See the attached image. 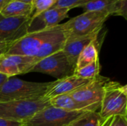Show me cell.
Segmentation results:
<instances>
[{"mask_svg":"<svg viewBox=\"0 0 127 126\" xmlns=\"http://www.w3.org/2000/svg\"><path fill=\"white\" fill-rule=\"evenodd\" d=\"M100 33V32H97L87 36L66 38V40L63 48V51L66 56L70 64L74 68L77 57L80 52L92 41L98 38Z\"/></svg>","mask_w":127,"mask_h":126,"instance_id":"obj_13","label":"cell"},{"mask_svg":"<svg viewBox=\"0 0 127 126\" xmlns=\"http://www.w3.org/2000/svg\"><path fill=\"white\" fill-rule=\"evenodd\" d=\"M92 79H87L78 77L74 74L57 79L52 82L51 85L48 88L44 97L51 99L54 97L70 94L80 87L88 84Z\"/></svg>","mask_w":127,"mask_h":126,"instance_id":"obj_12","label":"cell"},{"mask_svg":"<svg viewBox=\"0 0 127 126\" xmlns=\"http://www.w3.org/2000/svg\"><path fill=\"white\" fill-rule=\"evenodd\" d=\"M0 126H25L24 121H15L0 117Z\"/></svg>","mask_w":127,"mask_h":126,"instance_id":"obj_25","label":"cell"},{"mask_svg":"<svg viewBox=\"0 0 127 126\" xmlns=\"http://www.w3.org/2000/svg\"><path fill=\"white\" fill-rule=\"evenodd\" d=\"M31 17H7L0 13V39L13 43L28 33Z\"/></svg>","mask_w":127,"mask_h":126,"instance_id":"obj_11","label":"cell"},{"mask_svg":"<svg viewBox=\"0 0 127 126\" xmlns=\"http://www.w3.org/2000/svg\"><path fill=\"white\" fill-rule=\"evenodd\" d=\"M11 0H0V12Z\"/></svg>","mask_w":127,"mask_h":126,"instance_id":"obj_27","label":"cell"},{"mask_svg":"<svg viewBox=\"0 0 127 126\" xmlns=\"http://www.w3.org/2000/svg\"><path fill=\"white\" fill-rule=\"evenodd\" d=\"M57 1L58 0H33L32 3L33 7V13L32 16H36L40 13L54 7Z\"/></svg>","mask_w":127,"mask_h":126,"instance_id":"obj_22","label":"cell"},{"mask_svg":"<svg viewBox=\"0 0 127 126\" xmlns=\"http://www.w3.org/2000/svg\"><path fill=\"white\" fill-rule=\"evenodd\" d=\"M108 80H109V78L99 75L88 84L80 87L69 94L77 102L100 109L103 94V87Z\"/></svg>","mask_w":127,"mask_h":126,"instance_id":"obj_8","label":"cell"},{"mask_svg":"<svg viewBox=\"0 0 127 126\" xmlns=\"http://www.w3.org/2000/svg\"><path fill=\"white\" fill-rule=\"evenodd\" d=\"M100 62L99 59L95 62L74 71V75L87 79H93L100 75Z\"/></svg>","mask_w":127,"mask_h":126,"instance_id":"obj_19","label":"cell"},{"mask_svg":"<svg viewBox=\"0 0 127 126\" xmlns=\"http://www.w3.org/2000/svg\"><path fill=\"white\" fill-rule=\"evenodd\" d=\"M51 84L52 82H32L8 77L0 85V102L43 97Z\"/></svg>","mask_w":127,"mask_h":126,"instance_id":"obj_1","label":"cell"},{"mask_svg":"<svg viewBox=\"0 0 127 126\" xmlns=\"http://www.w3.org/2000/svg\"><path fill=\"white\" fill-rule=\"evenodd\" d=\"M38 61L34 56L4 53L0 56V74L12 77L30 73Z\"/></svg>","mask_w":127,"mask_h":126,"instance_id":"obj_9","label":"cell"},{"mask_svg":"<svg viewBox=\"0 0 127 126\" xmlns=\"http://www.w3.org/2000/svg\"><path fill=\"white\" fill-rule=\"evenodd\" d=\"M50 105L53 107L68 111H97L98 108L77 102L69 94L59 95L49 99Z\"/></svg>","mask_w":127,"mask_h":126,"instance_id":"obj_14","label":"cell"},{"mask_svg":"<svg viewBox=\"0 0 127 126\" xmlns=\"http://www.w3.org/2000/svg\"><path fill=\"white\" fill-rule=\"evenodd\" d=\"M102 118L97 111H88L68 126H100Z\"/></svg>","mask_w":127,"mask_h":126,"instance_id":"obj_18","label":"cell"},{"mask_svg":"<svg viewBox=\"0 0 127 126\" xmlns=\"http://www.w3.org/2000/svg\"><path fill=\"white\" fill-rule=\"evenodd\" d=\"M70 10L66 8L52 7L31 18L28 33L54 27L68 17Z\"/></svg>","mask_w":127,"mask_h":126,"instance_id":"obj_10","label":"cell"},{"mask_svg":"<svg viewBox=\"0 0 127 126\" xmlns=\"http://www.w3.org/2000/svg\"><path fill=\"white\" fill-rule=\"evenodd\" d=\"M99 59V41L98 38L92 41L79 54L76 65L75 70H78Z\"/></svg>","mask_w":127,"mask_h":126,"instance_id":"obj_17","label":"cell"},{"mask_svg":"<svg viewBox=\"0 0 127 126\" xmlns=\"http://www.w3.org/2000/svg\"><path fill=\"white\" fill-rule=\"evenodd\" d=\"M74 71V68L61 50L38 61L31 72L48 74L59 79L72 75Z\"/></svg>","mask_w":127,"mask_h":126,"instance_id":"obj_7","label":"cell"},{"mask_svg":"<svg viewBox=\"0 0 127 126\" xmlns=\"http://www.w3.org/2000/svg\"><path fill=\"white\" fill-rule=\"evenodd\" d=\"M111 1L112 0H90L81 7L83 8V12L108 11Z\"/></svg>","mask_w":127,"mask_h":126,"instance_id":"obj_20","label":"cell"},{"mask_svg":"<svg viewBox=\"0 0 127 126\" xmlns=\"http://www.w3.org/2000/svg\"><path fill=\"white\" fill-rule=\"evenodd\" d=\"M60 27L61 24L50 29L27 33L14 42L5 53L35 56L42 44L55 34Z\"/></svg>","mask_w":127,"mask_h":126,"instance_id":"obj_6","label":"cell"},{"mask_svg":"<svg viewBox=\"0 0 127 126\" xmlns=\"http://www.w3.org/2000/svg\"><path fill=\"white\" fill-rule=\"evenodd\" d=\"M0 13L7 17L29 18L33 13V7L31 4H27L18 0H11Z\"/></svg>","mask_w":127,"mask_h":126,"instance_id":"obj_16","label":"cell"},{"mask_svg":"<svg viewBox=\"0 0 127 126\" xmlns=\"http://www.w3.org/2000/svg\"><path fill=\"white\" fill-rule=\"evenodd\" d=\"M49 105V100L44 97L34 100L2 102H0V117L15 121H26Z\"/></svg>","mask_w":127,"mask_h":126,"instance_id":"obj_4","label":"cell"},{"mask_svg":"<svg viewBox=\"0 0 127 126\" xmlns=\"http://www.w3.org/2000/svg\"><path fill=\"white\" fill-rule=\"evenodd\" d=\"M8 77L7 76H4V75H3V74H0V85L7 79Z\"/></svg>","mask_w":127,"mask_h":126,"instance_id":"obj_28","label":"cell"},{"mask_svg":"<svg viewBox=\"0 0 127 126\" xmlns=\"http://www.w3.org/2000/svg\"><path fill=\"white\" fill-rule=\"evenodd\" d=\"M90 0H58L54 7L59 8H66L71 10L73 8L81 7Z\"/></svg>","mask_w":127,"mask_h":126,"instance_id":"obj_23","label":"cell"},{"mask_svg":"<svg viewBox=\"0 0 127 126\" xmlns=\"http://www.w3.org/2000/svg\"><path fill=\"white\" fill-rule=\"evenodd\" d=\"M110 16H118L127 19V0H112L108 9Z\"/></svg>","mask_w":127,"mask_h":126,"instance_id":"obj_21","label":"cell"},{"mask_svg":"<svg viewBox=\"0 0 127 126\" xmlns=\"http://www.w3.org/2000/svg\"><path fill=\"white\" fill-rule=\"evenodd\" d=\"M12 43L10 42L0 39V56H1L2 54H4L7 51V50L9 49Z\"/></svg>","mask_w":127,"mask_h":126,"instance_id":"obj_26","label":"cell"},{"mask_svg":"<svg viewBox=\"0 0 127 126\" xmlns=\"http://www.w3.org/2000/svg\"><path fill=\"white\" fill-rule=\"evenodd\" d=\"M88 111H68L49 105L24 121L25 126H68Z\"/></svg>","mask_w":127,"mask_h":126,"instance_id":"obj_5","label":"cell"},{"mask_svg":"<svg viewBox=\"0 0 127 126\" xmlns=\"http://www.w3.org/2000/svg\"><path fill=\"white\" fill-rule=\"evenodd\" d=\"M18 1H22V2H25L27 4H31L33 1V0H18Z\"/></svg>","mask_w":127,"mask_h":126,"instance_id":"obj_29","label":"cell"},{"mask_svg":"<svg viewBox=\"0 0 127 126\" xmlns=\"http://www.w3.org/2000/svg\"><path fill=\"white\" fill-rule=\"evenodd\" d=\"M100 126H107V122H106V120H102V122H101V124Z\"/></svg>","mask_w":127,"mask_h":126,"instance_id":"obj_30","label":"cell"},{"mask_svg":"<svg viewBox=\"0 0 127 126\" xmlns=\"http://www.w3.org/2000/svg\"><path fill=\"white\" fill-rule=\"evenodd\" d=\"M109 16L108 11L83 12L62 25L66 38L87 36L100 32Z\"/></svg>","mask_w":127,"mask_h":126,"instance_id":"obj_3","label":"cell"},{"mask_svg":"<svg viewBox=\"0 0 127 126\" xmlns=\"http://www.w3.org/2000/svg\"><path fill=\"white\" fill-rule=\"evenodd\" d=\"M106 120L107 126H127V116L117 115L110 117Z\"/></svg>","mask_w":127,"mask_h":126,"instance_id":"obj_24","label":"cell"},{"mask_svg":"<svg viewBox=\"0 0 127 126\" xmlns=\"http://www.w3.org/2000/svg\"><path fill=\"white\" fill-rule=\"evenodd\" d=\"M99 114L102 120L110 117L127 116V86L108 80L103 87Z\"/></svg>","mask_w":127,"mask_h":126,"instance_id":"obj_2","label":"cell"},{"mask_svg":"<svg viewBox=\"0 0 127 126\" xmlns=\"http://www.w3.org/2000/svg\"><path fill=\"white\" fill-rule=\"evenodd\" d=\"M65 40L66 36L61 24L60 29L42 44L34 57L39 61L49 55L63 50Z\"/></svg>","mask_w":127,"mask_h":126,"instance_id":"obj_15","label":"cell"}]
</instances>
